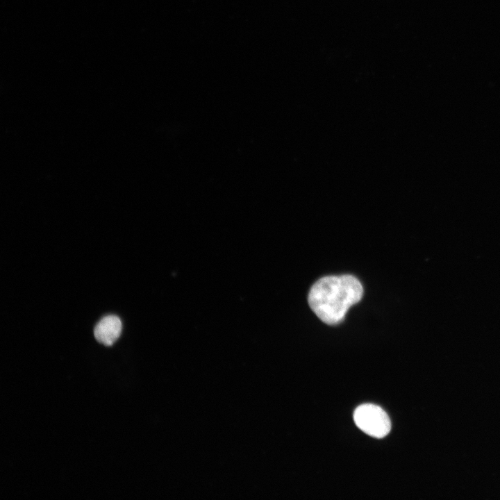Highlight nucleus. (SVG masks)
<instances>
[{
    "instance_id": "f257e3e1",
    "label": "nucleus",
    "mask_w": 500,
    "mask_h": 500,
    "mask_svg": "<svg viewBox=\"0 0 500 500\" xmlns=\"http://www.w3.org/2000/svg\"><path fill=\"white\" fill-rule=\"evenodd\" d=\"M362 294V286L353 276H326L312 286L308 303L322 322L335 325L343 320L348 309L361 299Z\"/></svg>"
},
{
    "instance_id": "f03ea898",
    "label": "nucleus",
    "mask_w": 500,
    "mask_h": 500,
    "mask_svg": "<svg viewBox=\"0 0 500 500\" xmlns=\"http://www.w3.org/2000/svg\"><path fill=\"white\" fill-rule=\"evenodd\" d=\"M353 419L361 431L374 438H382L391 429L388 415L381 407L374 404L359 406L354 411Z\"/></svg>"
},
{
    "instance_id": "7ed1b4c3",
    "label": "nucleus",
    "mask_w": 500,
    "mask_h": 500,
    "mask_svg": "<svg viewBox=\"0 0 500 500\" xmlns=\"http://www.w3.org/2000/svg\"><path fill=\"white\" fill-rule=\"evenodd\" d=\"M122 329V322L117 316L107 315L96 324L94 335L99 342L111 346L120 336Z\"/></svg>"
}]
</instances>
